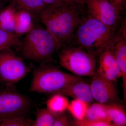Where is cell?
<instances>
[{"mask_svg":"<svg viewBox=\"0 0 126 126\" xmlns=\"http://www.w3.org/2000/svg\"><path fill=\"white\" fill-rule=\"evenodd\" d=\"M78 5L55 6L48 5L38 15L40 20L63 47L72 41L83 18Z\"/></svg>","mask_w":126,"mask_h":126,"instance_id":"1","label":"cell"},{"mask_svg":"<svg viewBox=\"0 0 126 126\" xmlns=\"http://www.w3.org/2000/svg\"><path fill=\"white\" fill-rule=\"evenodd\" d=\"M115 34V31L89 15L83 18L72 40L76 46L98 57L111 48Z\"/></svg>","mask_w":126,"mask_h":126,"instance_id":"2","label":"cell"},{"mask_svg":"<svg viewBox=\"0 0 126 126\" xmlns=\"http://www.w3.org/2000/svg\"><path fill=\"white\" fill-rule=\"evenodd\" d=\"M26 34L21 47L23 56L29 60L48 63L55 53L63 48L46 27L34 26Z\"/></svg>","mask_w":126,"mask_h":126,"instance_id":"3","label":"cell"},{"mask_svg":"<svg viewBox=\"0 0 126 126\" xmlns=\"http://www.w3.org/2000/svg\"><path fill=\"white\" fill-rule=\"evenodd\" d=\"M82 79L54 67L43 65L34 70L29 92L53 94Z\"/></svg>","mask_w":126,"mask_h":126,"instance_id":"4","label":"cell"},{"mask_svg":"<svg viewBox=\"0 0 126 126\" xmlns=\"http://www.w3.org/2000/svg\"><path fill=\"white\" fill-rule=\"evenodd\" d=\"M59 52V63L72 74L80 77L94 76L96 57L79 46L63 47Z\"/></svg>","mask_w":126,"mask_h":126,"instance_id":"5","label":"cell"},{"mask_svg":"<svg viewBox=\"0 0 126 126\" xmlns=\"http://www.w3.org/2000/svg\"><path fill=\"white\" fill-rule=\"evenodd\" d=\"M0 88V121L8 118L25 116L31 108V101L13 85Z\"/></svg>","mask_w":126,"mask_h":126,"instance_id":"6","label":"cell"},{"mask_svg":"<svg viewBox=\"0 0 126 126\" xmlns=\"http://www.w3.org/2000/svg\"><path fill=\"white\" fill-rule=\"evenodd\" d=\"M31 70L10 48L0 52V82L13 85L25 78Z\"/></svg>","mask_w":126,"mask_h":126,"instance_id":"7","label":"cell"},{"mask_svg":"<svg viewBox=\"0 0 126 126\" xmlns=\"http://www.w3.org/2000/svg\"><path fill=\"white\" fill-rule=\"evenodd\" d=\"M89 15L115 31L121 20V12L109 0H88Z\"/></svg>","mask_w":126,"mask_h":126,"instance_id":"8","label":"cell"},{"mask_svg":"<svg viewBox=\"0 0 126 126\" xmlns=\"http://www.w3.org/2000/svg\"><path fill=\"white\" fill-rule=\"evenodd\" d=\"M94 99L103 104L117 103L118 94L115 83L95 75L90 84Z\"/></svg>","mask_w":126,"mask_h":126,"instance_id":"9","label":"cell"},{"mask_svg":"<svg viewBox=\"0 0 126 126\" xmlns=\"http://www.w3.org/2000/svg\"><path fill=\"white\" fill-rule=\"evenodd\" d=\"M98 67L95 75L115 83L121 77L119 65L111 49L106 50L99 56Z\"/></svg>","mask_w":126,"mask_h":126,"instance_id":"10","label":"cell"},{"mask_svg":"<svg viewBox=\"0 0 126 126\" xmlns=\"http://www.w3.org/2000/svg\"><path fill=\"white\" fill-rule=\"evenodd\" d=\"M56 93L70 97L74 99H79L89 104L92 103L94 100L90 84L83 81L82 79L73 82Z\"/></svg>","mask_w":126,"mask_h":126,"instance_id":"11","label":"cell"},{"mask_svg":"<svg viewBox=\"0 0 126 126\" xmlns=\"http://www.w3.org/2000/svg\"><path fill=\"white\" fill-rule=\"evenodd\" d=\"M111 49L118 63L122 80V87H126V38L119 32L115 34Z\"/></svg>","mask_w":126,"mask_h":126,"instance_id":"12","label":"cell"},{"mask_svg":"<svg viewBox=\"0 0 126 126\" xmlns=\"http://www.w3.org/2000/svg\"><path fill=\"white\" fill-rule=\"evenodd\" d=\"M14 19L15 33L19 36L27 34L34 26L31 14L26 11L20 10L16 11Z\"/></svg>","mask_w":126,"mask_h":126,"instance_id":"13","label":"cell"},{"mask_svg":"<svg viewBox=\"0 0 126 126\" xmlns=\"http://www.w3.org/2000/svg\"><path fill=\"white\" fill-rule=\"evenodd\" d=\"M69 103L67 96L59 93L53 94L46 102V108L56 116L65 113Z\"/></svg>","mask_w":126,"mask_h":126,"instance_id":"14","label":"cell"},{"mask_svg":"<svg viewBox=\"0 0 126 126\" xmlns=\"http://www.w3.org/2000/svg\"><path fill=\"white\" fill-rule=\"evenodd\" d=\"M16 9L13 3L10 4L0 11V28L8 32L15 33L14 17Z\"/></svg>","mask_w":126,"mask_h":126,"instance_id":"15","label":"cell"},{"mask_svg":"<svg viewBox=\"0 0 126 126\" xmlns=\"http://www.w3.org/2000/svg\"><path fill=\"white\" fill-rule=\"evenodd\" d=\"M106 106L109 117L115 126H126V113L124 107L116 102L106 104Z\"/></svg>","mask_w":126,"mask_h":126,"instance_id":"16","label":"cell"},{"mask_svg":"<svg viewBox=\"0 0 126 126\" xmlns=\"http://www.w3.org/2000/svg\"><path fill=\"white\" fill-rule=\"evenodd\" d=\"M16 9L38 14L48 5L43 0H11Z\"/></svg>","mask_w":126,"mask_h":126,"instance_id":"17","label":"cell"},{"mask_svg":"<svg viewBox=\"0 0 126 126\" xmlns=\"http://www.w3.org/2000/svg\"><path fill=\"white\" fill-rule=\"evenodd\" d=\"M85 118L111 122L108 114L106 104L98 102L90 104Z\"/></svg>","mask_w":126,"mask_h":126,"instance_id":"18","label":"cell"},{"mask_svg":"<svg viewBox=\"0 0 126 126\" xmlns=\"http://www.w3.org/2000/svg\"><path fill=\"white\" fill-rule=\"evenodd\" d=\"M15 33L8 32L0 28V52L11 47H21L22 41Z\"/></svg>","mask_w":126,"mask_h":126,"instance_id":"19","label":"cell"},{"mask_svg":"<svg viewBox=\"0 0 126 126\" xmlns=\"http://www.w3.org/2000/svg\"><path fill=\"white\" fill-rule=\"evenodd\" d=\"M90 104L82 100L74 99L69 102L67 110L76 121H80L86 117V113Z\"/></svg>","mask_w":126,"mask_h":126,"instance_id":"20","label":"cell"},{"mask_svg":"<svg viewBox=\"0 0 126 126\" xmlns=\"http://www.w3.org/2000/svg\"><path fill=\"white\" fill-rule=\"evenodd\" d=\"M36 119L32 126H53L56 116L46 108H38L36 112Z\"/></svg>","mask_w":126,"mask_h":126,"instance_id":"21","label":"cell"},{"mask_svg":"<svg viewBox=\"0 0 126 126\" xmlns=\"http://www.w3.org/2000/svg\"><path fill=\"white\" fill-rule=\"evenodd\" d=\"M33 120L25 116L13 117L0 121V126H32Z\"/></svg>","mask_w":126,"mask_h":126,"instance_id":"22","label":"cell"},{"mask_svg":"<svg viewBox=\"0 0 126 126\" xmlns=\"http://www.w3.org/2000/svg\"><path fill=\"white\" fill-rule=\"evenodd\" d=\"M74 124L77 126H115L111 122L104 120L89 119L86 118L80 121L75 120Z\"/></svg>","mask_w":126,"mask_h":126,"instance_id":"23","label":"cell"},{"mask_svg":"<svg viewBox=\"0 0 126 126\" xmlns=\"http://www.w3.org/2000/svg\"><path fill=\"white\" fill-rule=\"evenodd\" d=\"M70 122L65 113L56 116L53 126H69Z\"/></svg>","mask_w":126,"mask_h":126,"instance_id":"24","label":"cell"},{"mask_svg":"<svg viewBox=\"0 0 126 126\" xmlns=\"http://www.w3.org/2000/svg\"><path fill=\"white\" fill-rule=\"evenodd\" d=\"M48 5L55 6H64L69 4H72L68 0H43Z\"/></svg>","mask_w":126,"mask_h":126,"instance_id":"25","label":"cell"},{"mask_svg":"<svg viewBox=\"0 0 126 126\" xmlns=\"http://www.w3.org/2000/svg\"><path fill=\"white\" fill-rule=\"evenodd\" d=\"M110 3L120 12H122L126 7V0H109Z\"/></svg>","mask_w":126,"mask_h":126,"instance_id":"26","label":"cell"},{"mask_svg":"<svg viewBox=\"0 0 126 126\" xmlns=\"http://www.w3.org/2000/svg\"><path fill=\"white\" fill-rule=\"evenodd\" d=\"M71 4L73 5H82L86 4L88 0H68Z\"/></svg>","mask_w":126,"mask_h":126,"instance_id":"27","label":"cell"},{"mask_svg":"<svg viewBox=\"0 0 126 126\" xmlns=\"http://www.w3.org/2000/svg\"><path fill=\"white\" fill-rule=\"evenodd\" d=\"M3 5V3L1 0H0V11L2 9V7Z\"/></svg>","mask_w":126,"mask_h":126,"instance_id":"28","label":"cell"},{"mask_svg":"<svg viewBox=\"0 0 126 126\" xmlns=\"http://www.w3.org/2000/svg\"><path fill=\"white\" fill-rule=\"evenodd\" d=\"M2 83L1 82H0V88H1V87H2V86H1V84Z\"/></svg>","mask_w":126,"mask_h":126,"instance_id":"29","label":"cell"}]
</instances>
